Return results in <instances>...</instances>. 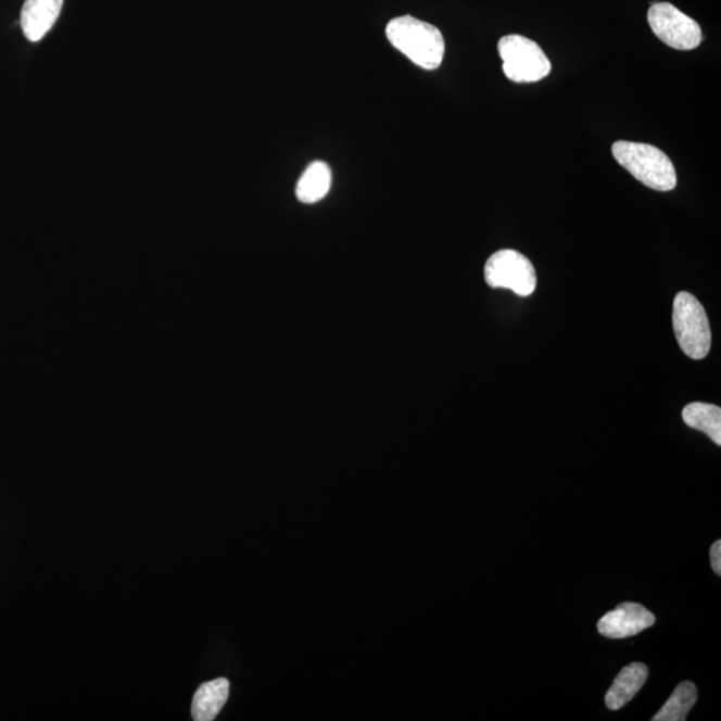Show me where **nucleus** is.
<instances>
[{
    "label": "nucleus",
    "instance_id": "f257e3e1",
    "mask_svg": "<svg viewBox=\"0 0 721 721\" xmlns=\"http://www.w3.org/2000/svg\"><path fill=\"white\" fill-rule=\"evenodd\" d=\"M389 43L423 69L439 68L444 61L445 39L438 27L415 16L394 17L387 26Z\"/></svg>",
    "mask_w": 721,
    "mask_h": 721
},
{
    "label": "nucleus",
    "instance_id": "f03ea898",
    "mask_svg": "<svg viewBox=\"0 0 721 721\" xmlns=\"http://www.w3.org/2000/svg\"><path fill=\"white\" fill-rule=\"evenodd\" d=\"M612 155L620 166L647 188L656 191L676 188V168L665 151L653 144L618 141L612 144Z\"/></svg>",
    "mask_w": 721,
    "mask_h": 721
},
{
    "label": "nucleus",
    "instance_id": "7ed1b4c3",
    "mask_svg": "<svg viewBox=\"0 0 721 721\" xmlns=\"http://www.w3.org/2000/svg\"><path fill=\"white\" fill-rule=\"evenodd\" d=\"M672 324L679 345L690 358L708 356L712 345L711 327L705 307L694 294L680 292L674 296Z\"/></svg>",
    "mask_w": 721,
    "mask_h": 721
},
{
    "label": "nucleus",
    "instance_id": "20e7f679",
    "mask_svg": "<svg viewBox=\"0 0 721 721\" xmlns=\"http://www.w3.org/2000/svg\"><path fill=\"white\" fill-rule=\"evenodd\" d=\"M504 74L516 84H533L548 77V56L534 40L522 35H505L498 42Z\"/></svg>",
    "mask_w": 721,
    "mask_h": 721
},
{
    "label": "nucleus",
    "instance_id": "39448f33",
    "mask_svg": "<svg viewBox=\"0 0 721 721\" xmlns=\"http://www.w3.org/2000/svg\"><path fill=\"white\" fill-rule=\"evenodd\" d=\"M485 281L493 289H509L529 296L537 287L536 269L531 260L516 250L504 249L491 255L484 269Z\"/></svg>",
    "mask_w": 721,
    "mask_h": 721
},
{
    "label": "nucleus",
    "instance_id": "423d86ee",
    "mask_svg": "<svg viewBox=\"0 0 721 721\" xmlns=\"http://www.w3.org/2000/svg\"><path fill=\"white\" fill-rule=\"evenodd\" d=\"M648 23L657 38L674 50L699 48L703 31L699 23L668 2L654 3L648 10Z\"/></svg>",
    "mask_w": 721,
    "mask_h": 721
},
{
    "label": "nucleus",
    "instance_id": "0eeeda50",
    "mask_svg": "<svg viewBox=\"0 0 721 721\" xmlns=\"http://www.w3.org/2000/svg\"><path fill=\"white\" fill-rule=\"evenodd\" d=\"M650 610L637 603H623L597 623V630L608 638H628L638 635L655 624Z\"/></svg>",
    "mask_w": 721,
    "mask_h": 721
},
{
    "label": "nucleus",
    "instance_id": "6e6552de",
    "mask_svg": "<svg viewBox=\"0 0 721 721\" xmlns=\"http://www.w3.org/2000/svg\"><path fill=\"white\" fill-rule=\"evenodd\" d=\"M63 0H26L21 13V26L30 42H39L55 25Z\"/></svg>",
    "mask_w": 721,
    "mask_h": 721
},
{
    "label": "nucleus",
    "instance_id": "1a4fd4ad",
    "mask_svg": "<svg viewBox=\"0 0 721 721\" xmlns=\"http://www.w3.org/2000/svg\"><path fill=\"white\" fill-rule=\"evenodd\" d=\"M648 667L632 662L620 671L606 695V705L612 711L623 708L638 694L648 679Z\"/></svg>",
    "mask_w": 721,
    "mask_h": 721
},
{
    "label": "nucleus",
    "instance_id": "9d476101",
    "mask_svg": "<svg viewBox=\"0 0 721 721\" xmlns=\"http://www.w3.org/2000/svg\"><path fill=\"white\" fill-rule=\"evenodd\" d=\"M230 683L228 679H215L213 682L203 683L197 690L191 714L195 721H212L223 711L229 699Z\"/></svg>",
    "mask_w": 721,
    "mask_h": 721
},
{
    "label": "nucleus",
    "instance_id": "9b49d317",
    "mask_svg": "<svg viewBox=\"0 0 721 721\" xmlns=\"http://www.w3.org/2000/svg\"><path fill=\"white\" fill-rule=\"evenodd\" d=\"M331 179H333V174L327 162H312L296 184L295 195L300 202L306 203V205L322 201L330 191Z\"/></svg>",
    "mask_w": 721,
    "mask_h": 721
},
{
    "label": "nucleus",
    "instance_id": "f8f14e48",
    "mask_svg": "<svg viewBox=\"0 0 721 721\" xmlns=\"http://www.w3.org/2000/svg\"><path fill=\"white\" fill-rule=\"evenodd\" d=\"M683 421L692 429L706 433L714 444L721 445L720 406L705 403H692L682 413Z\"/></svg>",
    "mask_w": 721,
    "mask_h": 721
},
{
    "label": "nucleus",
    "instance_id": "ddd939ff",
    "mask_svg": "<svg viewBox=\"0 0 721 721\" xmlns=\"http://www.w3.org/2000/svg\"><path fill=\"white\" fill-rule=\"evenodd\" d=\"M697 701V688L694 683H680L670 699L653 718L654 721H685Z\"/></svg>",
    "mask_w": 721,
    "mask_h": 721
},
{
    "label": "nucleus",
    "instance_id": "4468645a",
    "mask_svg": "<svg viewBox=\"0 0 721 721\" xmlns=\"http://www.w3.org/2000/svg\"><path fill=\"white\" fill-rule=\"evenodd\" d=\"M709 556H711V564H712V569L713 572L717 573L718 575L721 574V541L718 540L717 543H714L711 546V552H709Z\"/></svg>",
    "mask_w": 721,
    "mask_h": 721
}]
</instances>
